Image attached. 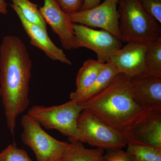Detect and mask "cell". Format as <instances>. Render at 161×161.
Masks as SVG:
<instances>
[{
    "label": "cell",
    "mask_w": 161,
    "mask_h": 161,
    "mask_svg": "<svg viewBox=\"0 0 161 161\" xmlns=\"http://www.w3.org/2000/svg\"><path fill=\"white\" fill-rule=\"evenodd\" d=\"M32 64L27 47L15 36H5L0 45V96L6 125L14 136L18 116L29 107Z\"/></svg>",
    "instance_id": "6da1fadb"
},
{
    "label": "cell",
    "mask_w": 161,
    "mask_h": 161,
    "mask_svg": "<svg viewBox=\"0 0 161 161\" xmlns=\"http://www.w3.org/2000/svg\"><path fill=\"white\" fill-rule=\"evenodd\" d=\"M131 77L118 74L105 89L88 100L79 103L120 133L128 143L132 128L144 109L136 103L130 86Z\"/></svg>",
    "instance_id": "7a4b0ae2"
},
{
    "label": "cell",
    "mask_w": 161,
    "mask_h": 161,
    "mask_svg": "<svg viewBox=\"0 0 161 161\" xmlns=\"http://www.w3.org/2000/svg\"><path fill=\"white\" fill-rule=\"evenodd\" d=\"M121 41L149 43L161 37L159 23L146 12L139 0H118Z\"/></svg>",
    "instance_id": "3957f363"
},
{
    "label": "cell",
    "mask_w": 161,
    "mask_h": 161,
    "mask_svg": "<svg viewBox=\"0 0 161 161\" xmlns=\"http://www.w3.org/2000/svg\"><path fill=\"white\" fill-rule=\"evenodd\" d=\"M82 110L76 101L70 99L60 105L34 106L27 114L45 129L58 130L70 142L78 139V119Z\"/></svg>",
    "instance_id": "277c9868"
},
{
    "label": "cell",
    "mask_w": 161,
    "mask_h": 161,
    "mask_svg": "<svg viewBox=\"0 0 161 161\" xmlns=\"http://www.w3.org/2000/svg\"><path fill=\"white\" fill-rule=\"evenodd\" d=\"M77 141L105 150L122 149L128 142L119 132L86 110L80 112L78 119Z\"/></svg>",
    "instance_id": "5b68a950"
},
{
    "label": "cell",
    "mask_w": 161,
    "mask_h": 161,
    "mask_svg": "<svg viewBox=\"0 0 161 161\" xmlns=\"http://www.w3.org/2000/svg\"><path fill=\"white\" fill-rule=\"evenodd\" d=\"M23 132L21 138L23 144L30 148L37 161H53L60 159L69 143L58 141L42 129L37 122L27 115L21 119Z\"/></svg>",
    "instance_id": "8992f818"
},
{
    "label": "cell",
    "mask_w": 161,
    "mask_h": 161,
    "mask_svg": "<svg viewBox=\"0 0 161 161\" xmlns=\"http://www.w3.org/2000/svg\"><path fill=\"white\" fill-rule=\"evenodd\" d=\"M73 27L75 49L85 47L92 50L101 63H106L122 47V41L106 31L74 23Z\"/></svg>",
    "instance_id": "52a82bcc"
},
{
    "label": "cell",
    "mask_w": 161,
    "mask_h": 161,
    "mask_svg": "<svg viewBox=\"0 0 161 161\" xmlns=\"http://www.w3.org/2000/svg\"><path fill=\"white\" fill-rule=\"evenodd\" d=\"M118 0H104L98 6L69 14L72 23L106 31L121 40Z\"/></svg>",
    "instance_id": "ba28073f"
},
{
    "label": "cell",
    "mask_w": 161,
    "mask_h": 161,
    "mask_svg": "<svg viewBox=\"0 0 161 161\" xmlns=\"http://www.w3.org/2000/svg\"><path fill=\"white\" fill-rule=\"evenodd\" d=\"M132 142L161 149V106L144 109L130 132L128 143Z\"/></svg>",
    "instance_id": "9c48e42d"
},
{
    "label": "cell",
    "mask_w": 161,
    "mask_h": 161,
    "mask_svg": "<svg viewBox=\"0 0 161 161\" xmlns=\"http://www.w3.org/2000/svg\"><path fill=\"white\" fill-rule=\"evenodd\" d=\"M43 1L44 5L39 10L45 23L58 35L64 48L69 51L75 49L73 23L69 16L61 9L55 0Z\"/></svg>",
    "instance_id": "30bf717a"
},
{
    "label": "cell",
    "mask_w": 161,
    "mask_h": 161,
    "mask_svg": "<svg viewBox=\"0 0 161 161\" xmlns=\"http://www.w3.org/2000/svg\"><path fill=\"white\" fill-rule=\"evenodd\" d=\"M148 44L128 43L108 62L114 64L119 74H125L131 78L142 76L144 74V59Z\"/></svg>",
    "instance_id": "8fae6325"
},
{
    "label": "cell",
    "mask_w": 161,
    "mask_h": 161,
    "mask_svg": "<svg viewBox=\"0 0 161 161\" xmlns=\"http://www.w3.org/2000/svg\"><path fill=\"white\" fill-rule=\"evenodd\" d=\"M10 6L19 19L23 29L30 39V43L33 46L41 50L47 57L52 60L72 65L71 61L67 58L63 51L56 46L51 40L47 31L27 21L17 6L13 4H10Z\"/></svg>",
    "instance_id": "7c38bea8"
},
{
    "label": "cell",
    "mask_w": 161,
    "mask_h": 161,
    "mask_svg": "<svg viewBox=\"0 0 161 161\" xmlns=\"http://www.w3.org/2000/svg\"><path fill=\"white\" fill-rule=\"evenodd\" d=\"M130 86L133 99L143 109L161 106V77H132Z\"/></svg>",
    "instance_id": "4fadbf2b"
},
{
    "label": "cell",
    "mask_w": 161,
    "mask_h": 161,
    "mask_svg": "<svg viewBox=\"0 0 161 161\" xmlns=\"http://www.w3.org/2000/svg\"><path fill=\"white\" fill-rule=\"evenodd\" d=\"M105 64L92 59L86 60L76 77V89L70 96L80 95L88 89L98 78Z\"/></svg>",
    "instance_id": "5bb4252c"
},
{
    "label": "cell",
    "mask_w": 161,
    "mask_h": 161,
    "mask_svg": "<svg viewBox=\"0 0 161 161\" xmlns=\"http://www.w3.org/2000/svg\"><path fill=\"white\" fill-rule=\"evenodd\" d=\"M118 74L114 64L107 62L98 78L88 89L80 95L70 96V98L76 101L78 103L86 101L108 87Z\"/></svg>",
    "instance_id": "9a60e30c"
},
{
    "label": "cell",
    "mask_w": 161,
    "mask_h": 161,
    "mask_svg": "<svg viewBox=\"0 0 161 161\" xmlns=\"http://www.w3.org/2000/svg\"><path fill=\"white\" fill-rule=\"evenodd\" d=\"M104 150L87 149L79 141H72L60 159L61 161H102Z\"/></svg>",
    "instance_id": "2e32d148"
},
{
    "label": "cell",
    "mask_w": 161,
    "mask_h": 161,
    "mask_svg": "<svg viewBox=\"0 0 161 161\" xmlns=\"http://www.w3.org/2000/svg\"><path fill=\"white\" fill-rule=\"evenodd\" d=\"M143 75L161 77V37L153 40L147 45Z\"/></svg>",
    "instance_id": "e0dca14e"
},
{
    "label": "cell",
    "mask_w": 161,
    "mask_h": 161,
    "mask_svg": "<svg viewBox=\"0 0 161 161\" xmlns=\"http://www.w3.org/2000/svg\"><path fill=\"white\" fill-rule=\"evenodd\" d=\"M126 152L136 161H161V149L139 142L127 144Z\"/></svg>",
    "instance_id": "ac0fdd59"
},
{
    "label": "cell",
    "mask_w": 161,
    "mask_h": 161,
    "mask_svg": "<svg viewBox=\"0 0 161 161\" xmlns=\"http://www.w3.org/2000/svg\"><path fill=\"white\" fill-rule=\"evenodd\" d=\"M13 4L19 8L23 15L27 21L47 30L46 23L40 14L36 4L30 0H11Z\"/></svg>",
    "instance_id": "d6986e66"
},
{
    "label": "cell",
    "mask_w": 161,
    "mask_h": 161,
    "mask_svg": "<svg viewBox=\"0 0 161 161\" xmlns=\"http://www.w3.org/2000/svg\"><path fill=\"white\" fill-rule=\"evenodd\" d=\"M0 161H33L25 150L14 144L8 145L0 153Z\"/></svg>",
    "instance_id": "ffe728a7"
},
{
    "label": "cell",
    "mask_w": 161,
    "mask_h": 161,
    "mask_svg": "<svg viewBox=\"0 0 161 161\" xmlns=\"http://www.w3.org/2000/svg\"><path fill=\"white\" fill-rule=\"evenodd\" d=\"M139 2L144 10L161 24V0H139Z\"/></svg>",
    "instance_id": "44dd1931"
},
{
    "label": "cell",
    "mask_w": 161,
    "mask_h": 161,
    "mask_svg": "<svg viewBox=\"0 0 161 161\" xmlns=\"http://www.w3.org/2000/svg\"><path fill=\"white\" fill-rule=\"evenodd\" d=\"M102 161H134V160L126 151L122 149H115L107 150Z\"/></svg>",
    "instance_id": "7402d4cb"
},
{
    "label": "cell",
    "mask_w": 161,
    "mask_h": 161,
    "mask_svg": "<svg viewBox=\"0 0 161 161\" xmlns=\"http://www.w3.org/2000/svg\"><path fill=\"white\" fill-rule=\"evenodd\" d=\"M61 9L67 14L80 11L84 0H55Z\"/></svg>",
    "instance_id": "603a6c76"
},
{
    "label": "cell",
    "mask_w": 161,
    "mask_h": 161,
    "mask_svg": "<svg viewBox=\"0 0 161 161\" xmlns=\"http://www.w3.org/2000/svg\"><path fill=\"white\" fill-rule=\"evenodd\" d=\"M101 0H84L81 10H86L93 8L100 4Z\"/></svg>",
    "instance_id": "cb8c5ba5"
},
{
    "label": "cell",
    "mask_w": 161,
    "mask_h": 161,
    "mask_svg": "<svg viewBox=\"0 0 161 161\" xmlns=\"http://www.w3.org/2000/svg\"><path fill=\"white\" fill-rule=\"evenodd\" d=\"M8 4L6 0H0V15H5L8 13Z\"/></svg>",
    "instance_id": "d4e9b609"
},
{
    "label": "cell",
    "mask_w": 161,
    "mask_h": 161,
    "mask_svg": "<svg viewBox=\"0 0 161 161\" xmlns=\"http://www.w3.org/2000/svg\"><path fill=\"white\" fill-rule=\"evenodd\" d=\"M53 161H61V160H60V159H56V160H53Z\"/></svg>",
    "instance_id": "484cf974"
},
{
    "label": "cell",
    "mask_w": 161,
    "mask_h": 161,
    "mask_svg": "<svg viewBox=\"0 0 161 161\" xmlns=\"http://www.w3.org/2000/svg\"><path fill=\"white\" fill-rule=\"evenodd\" d=\"M134 161H136L134 160Z\"/></svg>",
    "instance_id": "4316f807"
}]
</instances>
